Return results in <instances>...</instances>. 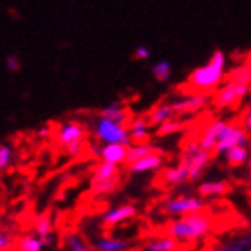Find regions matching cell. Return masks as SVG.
Returning <instances> with one entry per match:
<instances>
[{
	"label": "cell",
	"mask_w": 251,
	"mask_h": 251,
	"mask_svg": "<svg viewBox=\"0 0 251 251\" xmlns=\"http://www.w3.org/2000/svg\"><path fill=\"white\" fill-rule=\"evenodd\" d=\"M146 118H148L151 126H159V125H162L164 121L176 118V112H175L171 101H159L157 105H153L150 111H148Z\"/></svg>",
	"instance_id": "cell-16"
},
{
	"label": "cell",
	"mask_w": 251,
	"mask_h": 251,
	"mask_svg": "<svg viewBox=\"0 0 251 251\" xmlns=\"http://www.w3.org/2000/svg\"><path fill=\"white\" fill-rule=\"evenodd\" d=\"M137 214V208L132 203H121V205H116V207L109 208L107 212L101 214V225L105 228H114L121 223L130 221L132 218H135Z\"/></svg>",
	"instance_id": "cell-10"
},
{
	"label": "cell",
	"mask_w": 251,
	"mask_h": 251,
	"mask_svg": "<svg viewBox=\"0 0 251 251\" xmlns=\"http://www.w3.org/2000/svg\"><path fill=\"white\" fill-rule=\"evenodd\" d=\"M244 125H246V128L251 132V114H248L246 120H244Z\"/></svg>",
	"instance_id": "cell-34"
},
{
	"label": "cell",
	"mask_w": 251,
	"mask_h": 251,
	"mask_svg": "<svg viewBox=\"0 0 251 251\" xmlns=\"http://www.w3.org/2000/svg\"><path fill=\"white\" fill-rule=\"evenodd\" d=\"M225 66H226V55L223 50H214L207 64L196 68L187 77L178 91L185 95H214L216 87L225 78Z\"/></svg>",
	"instance_id": "cell-1"
},
{
	"label": "cell",
	"mask_w": 251,
	"mask_h": 251,
	"mask_svg": "<svg viewBox=\"0 0 251 251\" xmlns=\"http://www.w3.org/2000/svg\"><path fill=\"white\" fill-rule=\"evenodd\" d=\"M250 86L251 84L223 78V87H219L218 91L214 93L210 101L219 111H223V109L235 111L237 107L241 105V101L246 98L248 93H250Z\"/></svg>",
	"instance_id": "cell-5"
},
{
	"label": "cell",
	"mask_w": 251,
	"mask_h": 251,
	"mask_svg": "<svg viewBox=\"0 0 251 251\" xmlns=\"http://www.w3.org/2000/svg\"><path fill=\"white\" fill-rule=\"evenodd\" d=\"M118 185H120V166L100 160L93 168L91 180H89V191L95 196H107V194L114 193Z\"/></svg>",
	"instance_id": "cell-4"
},
{
	"label": "cell",
	"mask_w": 251,
	"mask_h": 251,
	"mask_svg": "<svg viewBox=\"0 0 251 251\" xmlns=\"http://www.w3.org/2000/svg\"><path fill=\"white\" fill-rule=\"evenodd\" d=\"M15 160V150L7 143H0V173L5 171Z\"/></svg>",
	"instance_id": "cell-27"
},
{
	"label": "cell",
	"mask_w": 251,
	"mask_h": 251,
	"mask_svg": "<svg viewBox=\"0 0 251 251\" xmlns=\"http://www.w3.org/2000/svg\"><path fill=\"white\" fill-rule=\"evenodd\" d=\"M87 130L86 126L78 121L68 120L57 126L55 132V141L61 148H64L70 157H80L84 151V139H86Z\"/></svg>",
	"instance_id": "cell-3"
},
{
	"label": "cell",
	"mask_w": 251,
	"mask_h": 251,
	"mask_svg": "<svg viewBox=\"0 0 251 251\" xmlns=\"http://www.w3.org/2000/svg\"><path fill=\"white\" fill-rule=\"evenodd\" d=\"M248 168H250V173H251V157H250V160H248Z\"/></svg>",
	"instance_id": "cell-36"
},
{
	"label": "cell",
	"mask_w": 251,
	"mask_h": 251,
	"mask_svg": "<svg viewBox=\"0 0 251 251\" xmlns=\"http://www.w3.org/2000/svg\"><path fill=\"white\" fill-rule=\"evenodd\" d=\"M45 241L39 239L36 233H27L18 241L16 251H43Z\"/></svg>",
	"instance_id": "cell-25"
},
{
	"label": "cell",
	"mask_w": 251,
	"mask_h": 251,
	"mask_svg": "<svg viewBox=\"0 0 251 251\" xmlns=\"http://www.w3.org/2000/svg\"><path fill=\"white\" fill-rule=\"evenodd\" d=\"M208 103H212L210 98H208V95H185V97L180 98V100L171 101V105H173L175 112H176V118L198 114L200 111L207 109Z\"/></svg>",
	"instance_id": "cell-9"
},
{
	"label": "cell",
	"mask_w": 251,
	"mask_h": 251,
	"mask_svg": "<svg viewBox=\"0 0 251 251\" xmlns=\"http://www.w3.org/2000/svg\"><path fill=\"white\" fill-rule=\"evenodd\" d=\"M126 151H128V146L120 145V143H109V145H103L100 150V157L98 159L103 160V162H109V164H116L121 166L126 162Z\"/></svg>",
	"instance_id": "cell-14"
},
{
	"label": "cell",
	"mask_w": 251,
	"mask_h": 251,
	"mask_svg": "<svg viewBox=\"0 0 251 251\" xmlns=\"http://www.w3.org/2000/svg\"><path fill=\"white\" fill-rule=\"evenodd\" d=\"M34 233L39 239H43L45 242H50V237L53 233V223L49 214H43V216H39L36 219V223H34Z\"/></svg>",
	"instance_id": "cell-22"
},
{
	"label": "cell",
	"mask_w": 251,
	"mask_h": 251,
	"mask_svg": "<svg viewBox=\"0 0 251 251\" xmlns=\"http://www.w3.org/2000/svg\"><path fill=\"white\" fill-rule=\"evenodd\" d=\"M212 228V214L201 210V212L187 214L175 221H169V225L166 226V233L178 239L180 242H191L207 237Z\"/></svg>",
	"instance_id": "cell-2"
},
{
	"label": "cell",
	"mask_w": 251,
	"mask_h": 251,
	"mask_svg": "<svg viewBox=\"0 0 251 251\" xmlns=\"http://www.w3.org/2000/svg\"><path fill=\"white\" fill-rule=\"evenodd\" d=\"M171 72H173V68H171L169 61H159L151 68V75L157 82H168L169 77H171Z\"/></svg>",
	"instance_id": "cell-26"
},
{
	"label": "cell",
	"mask_w": 251,
	"mask_h": 251,
	"mask_svg": "<svg viewBox=\"0 0 251 251\" xmlns=\"http://www.w3.org/2000/svg\"><path fill=\"white\" fill-rule=\"evenodd\" d=\"M184 244L185 242H180L178 239L166 233V235H159L148 241L141 251H189L191 246H184Z\"/></svg>",
	"instance_id": "cell-11"
},
{
	"label": "cell",
	"mask_w": 251,
	"mask_h": 251,
	"mask_svg": "<svg viewBox=\"0 0 251 251\" xmlns=\"http://www.w3.org/2000/svg\"><path fill=\"white\" fill-rule=\"evenodd\" d=\"M160 210L168 216H187V214L201 212L207 210V203L203 201L201 196H176V198H168Z\"/></svg>",
	"instance_id": "cell-8"
},
{
	"label": "cell",
	"mask_w": 251,
	"mask_h": 251,
	"mask_svg": "<svg viewBox=\"0 0 251 251\" xmlns=\"http://www.w3.org/2000/svg\"><path fill=\"white\" fill-rule=\"evenodd\" d=\"M98 116L107 118V120L118 121V123H123V125H128V109L125 105H121L120 101H112L109 105L101 107L98 111Z\"/></svg>",
	"instance_id": "cell-18"
},
{
	"label": "cell",
	"mask_w": 251,
	"mask_h": 251,
	"mask_svg": "<svg viewBox=\"0 0 251 251\" xmlns=\"http://www.w3.org/2000/svg\"><path fill=\"white\" fill-rule=\"evenodd\" d=\"M93 134L103 145H109V143H120V145L126 146L132 145L128 126L118 123V121L107 120V118L98 116V120L95 121V126H93Z\"/></svg>",
	"instance_id": "cell-6"
},
{
	"label": "cell",
	"mask_w": 251,
	"mask_h": 251,
	"mask_svg": "<svg viewBox=\"0 0 251 251\" xmlns=\"http://www.w3.org/2000/svg\"><path fill=\"white\" fill-rule=\"evenodd\" d=\"M150 49L145 47V45H139V47H135L134 50V59L137 61H146V59H150Z\"/></svg>",
	"instance_id": "cell-29"
},
{
	"label": "cell",
	"mask_w": 251,
	"mask_h": 251,
	"mask_svg": "<svg viewBox=\"0 0 251 251\" xmlns=\"http://www.w3.org/2000/svg\"><path fill=\"white\" fill-rule=\"evenodd\" d=\"M11 244H13V235H11V233H5V235L0 239V251L7 250Z\"/></svg>",
	"instance_id": "cell-31"
},
{
	"label": "cell",
	"mask_w": 251,
	"mask_h": 251,
	"mask_svg": "<svg viewBox=\"0 0 251 251\" xmlns=\"http://www.w3.org/2000/svg\"><path fill=\"white\" fill-rule=\"evenodd\" d=\"M216 251H251V232L225 242V244L219 246Z\"/></svg>",
	"instance_id": "cell-24"
},
{
	"label": "cell",
	"mask_w": 251,
	"mask_h": 251,
	"mask_svg": "<svg viewBox=\"0 0 251 251\" xmlns=\"http://www.w3.org/2000/svg\"><path fill=\"white\" fill-rule=\"evenodd\" d=\"M89 251H100L98 248H89Z\"/></svg>",
	"instance_id": "cell-37"
},
{
	"label": "cell",
	"mask_w": 251,
	"mask_h": 251,
	"mask_svg": "<svg viewBox=\"0 0 251 251\" xmlns=\"http://www.w3.org/2000/svg\"><path fill=\"white\" fill-rule=\"evenodd\" d=\"M128 134H130V139L134 143H148L150 141V121L148 118H134L128 123Z\"/></svg>",
	"instance_id": "cell-17"
},
{
	"label": "cell",
	"mask_w": 251,
	"mask_h": 251,
	"mask_svg": "<svg viewBox=\"0 0 251 251\" xmlns=\"http://www.w3.org/2000/svg\"><path fill=\"white\" fill-rule=\"evenodd\" d=\"M100 150H101V146H97V145L89 146V153H91L93 157H100Z\"/></svg>",
	"instance_id": "cell-33"
},
{
	"label": "cell",
	"mask_w": 251,
	"mask_h": 251,
	"mask_svg": "<svg viewBox=\"0 0 251 251\" xmlns=\"http://www.w3.org/2000/svg\"><path fill=\"white\" fill-rule=\"evenodd\" d=\"M164 166V157L162 153H151L146 155L143 159L135 160L134 164L128 166L130 173L134 175H145V173H157L160 171V168Z\"/></svg>",
	"instance_id": "cell-13"
},
{
	"label": "cell",
	"mask_w": 251,
	"mask_h": 251,
	"mask_svg": "<svg viewBox=\"0 0 251 251\" xmlns=\"http://www.w3.org/2000/svg\"><path fill=\"white\" fill-rule=\"evenodd\" d=\"M248 114H251V107H250V112H248Z\"/></svg>",
	"instance_id": "cell-38"
},
{
	"label": "cell",
	"mask_w": 251,
	"mask_h": 251,
	"mask_svg": "<svg viewBox=\"0 0 251 251\" xmlns=\"http://www.w3.org/2000/svg\"><path fill=\"white\" fill-rule=\"evenodd\" d=\"M194 125V121L191 120H182V118H173V120L164 121L162 125L157 126V135L159 137H166V135L178 134L182 130H189Z\"/></svg>",
	"instance_id": "cell-20"
},
{
	"label": "cell",
	"mask_w": 251,
	"mask_h": 251,
	"mask_svg": "<svg viewBox=\"0 0 251 251\" xmlns=\"http://www.w3.org/2000/svg\"><path fill=\"white\" fill-rule=\"evenodd\" d=\"M233 191V185L226 180H208L198 185V196L201 198H214V196H225Z\"/></svg>",
	"instance_id": "cell-15"
},
{
	"label": "cell",
	"mask_w": 251,
	"mask_h": 251,
	"mask_svg": "<svg viewBox=\"0 0 251 251\" xmlns=\"http://www.w3.org/2000/svg\"><path fill=\"white\" fill-rule=\"evenodd\" d=\"M5 68L9 70L11 73H16L20 70V61L16 55H13V53H9L7 57H5Z\"/></svg>",
	"instance_id": "cell-30"
},
{
	"label": "cell",
	"mask_w": 251,
	"mask_h": 251,
	"mask_svg": "<svg viewBox=\"0 0 251 251\" xmlns=\"http://www.w3.org/2000/svg\"><path fill=\"white\" fill-rule=\"evenodd\" d=\"M95 248H98L100 251H130L132 242L120 237H98Z\"/></svg>",
	"instance_id": "cell-21"
},
{
	"label": "cell",
	"mask_w": 251,
	"mask_h": 251,
	"mask_svg": "<svg viewBox=\"0 0 251 251\" xmlns=\"http://www.w3.org/2000/svg\"><path fill=\"white\" fill-rule=\"evenodd\" d=\"M64 244H66V251H89V246L78 233H68Z\"/></svg>",
	"instance_id": "cell-28"
},
{
	"label": "cell",
	"mask_w": 251,
	"mask_h": 251,
	"mask_svg": "<svg viewBox=\"0 0 251 251\" xmlns=\"http://www.w3.org/2000/svg\"><path fill=\"white\" fill-rule=\"evenodd\" d=\"M151 153H162L160 148L157 146L150 145V143H134V145L128 146V151H126V166L134 164L135 160L143 159L146 155H151Z\"/></svg>",
	"instance_id": "cell-19"
},
{
	"label": "cell",
	"mask_w": 251,
	"mask_h": 251,
	"mask_svg": "<svg viewBox=\"0 0 251 251\" xmlns=\"http://www.w3.org/2000/svg\"><path fill=\"white\" fill-rule=\"evenodd\" d=\"M5 233H7V232H4V230H0V239H2V237H4Z\"/></svg>",
	"instance_id": "cell-35"
},
{
	"label": "cell",
	"mask_w": 251,
	"mask_h": 251,
	"mask_svg": "<svg viewBox=\"0 0 251 251\" xmlns=\"http://www.w3.org/2000/svg\"><path fill=\"white\" fill-rule=\"evenodd\" d=\"M248 141H250V135H248L246 125H244V123H239V121H226L223 132L219 134L214 155L218 157L219 153H226L233 146H241V145L246 146Z\"/></svg>",
	"instance_id": "cell-7"
},
{
	"label": "cell",
	"mask_w": 251,
	"mask_h": 251,
	"mask_svg": "<svg viewBox=\"0 0 251 251\" xmlns=\"http://www.w3.org/2000/svg\"><path fill=\"white\" fill-rule=\"evenodd\" d=\"M50 134H52V126H50V125H43L38 130V137H41V139H47Z\"/></svg>",
	"instance_id": "cell-32"
},
{
	"label": "cell",
	"mask_w": 251,
	"mask_h": 251,
	"mask_svg": "<svg viewBox=\"0 0 251 251\" xmlns=\"http://www.w3.org/2000/svg\"><path fill=\"white\" fill-rule=\"evenodd\" d=\"M248 148L244 145L241 146H233V148H230V150L225 153V157H226V162L230 168H241V166L246 164L248 160Z\"/></svg>",
	"instance_id": "cell-23"
},
{
	"label": "cell",
	"mask_w": 251,
	"mask_h": 251,
	"mask_svg": "<svg viewBox=\"0 0 251 251\" xmlns=\"http://www.w3.org/2000/svg\"><path fill=\"white\" fill-rule=\"evenodd\" d=\"M160 182L164 187H176V185L187 184L189 182V169L182 162H178L173 168H164L159 175Z\"/></svg>",
	"instance_id": "cell-12"
}]
</instances>
